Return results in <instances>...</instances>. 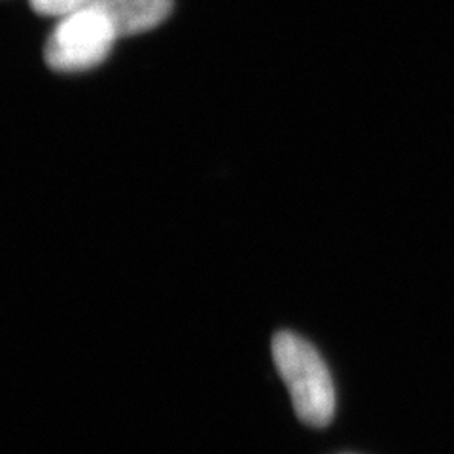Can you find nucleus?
<instances>
[{
	"mask_svg": "<svg viewBox=\"0 0 454 454\" xmlns=\"http://www.w3.org/2000/svg\"><path fill=\"white\" fill-rule=\"evenodd\" d=\"M118 38L152 31L173 12V0H97Z\"/></svg>",
	"mask_w": 454,
	"mask_h": 454,
	"instance_id": "obj_3",
	"label": "nucleus"
},
{
	"mask_svg": "<svg viewBox=\"0 0 454 454\" xmlns=\"http://www.w3.org/2000/svg\"><path fill=\"white\" fill-rule=\"evenodd\" d=\"M273 360L288 387L295 415L312 428H324L335 415V388L320 352L292 332L273 337Z\"/></svg>",
	"mask_w": 454,
	"mask_h": 454,
	"instance_id": "obj_1",
	"label": "nucleus"
},
{
	"mask_svg": "<svg viewBox=\"0 0 454 454\" xmlns=\"http://www.w3.org/2000/svg\"><path fill=\"white\" fill-rule=\"evenodd\" d=\"M116 40L105 12L91 4L61 18L46 42L44 57L57 73H80L101 65Z\"/></svg>",
	"mask_w": 454,
	"mask_h": 454,
	"instance_id": "obj_2",
	"label": "nucleus"
},
{
	"mask_svg": "<svg viewBox=\"0 0 454 454\" xmlns=\"http://www.w3.org/2000/svg\"><path fill=\"white\" fill-rule=\"evenodd\" d=\"M95 3L97 0H31V6L36 13H40V16L63 18L70 12L91 6Z\"/></svg>",
	"mask_w": 454,
	"mask_h": 454,
	"instance_id": "obj_4",
	"label": "nucleus"
}]
</instances>
